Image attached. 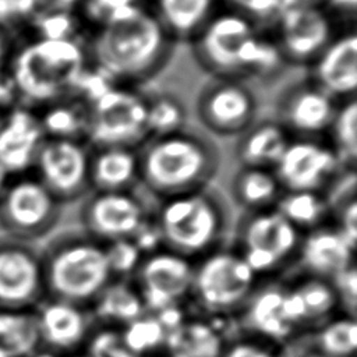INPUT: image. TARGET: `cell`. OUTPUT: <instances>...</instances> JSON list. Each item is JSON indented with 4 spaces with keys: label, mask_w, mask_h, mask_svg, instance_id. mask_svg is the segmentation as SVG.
Returning <instances> with one entry per match:
<instances>
[{
    "label": "cell",
    "mask_w": 357,
    "mask_h": 357,
    "mask_svg": "<svg viewBox=\"0 0 357 357\" xmlns=\"http://www.w3.org/2000/svg\"><path fill=\"white\" fill-rule=\"evenodd\" d=\"M229 6L243 11L258 24L264 20H273L282 8L280 0H230Z\"/></svg>",
    "instance_id": "43"
},
{
    "label": "cell",
    "mask_w": 357,
    "mask_h": 357,
    "mask_svg": "<svg viewBox=\"0 0 357 357\" xmlns=\"http://www.w3.org/2000/svg\"><path fill=\"white\" fill-rule=\"evenodd\" d=\"M271 35L284 64L308 67L339 33L335 13L325 3H297L275 15Z\"/></svg>",
    "instance_id": "11"
},
{
    "label": "cell",
    "mask_w": 357,
    "mask_h": 357,
    "mask_svg": "<svg viewBox=\"0 0 357 357\" xmlns=\"http://www.w3.org/2000/svg\"><path fill=\"white\" fill-rule=\"evenodd\" d=\"M325 139L343 167L354 169L357 156V102L356 96L340 100Z\"/></svg>",
    "instance_id": "35"
},
{
    "label": "cell",
    "mask_w": 357,
    "mask_h": 357,
    "mask_svg": "<svg viewBox=\"0 0 357 357\" xmlns=\"http://www.w3.org/2000/svg\"><path fill=\"white\" fill-rule=\"evenodd\" d=\"M15 45V36L8 28L0 24V81L6 78V68Z\"/></svg>",
    "instance_id": "45"
},
{
    "label": "cell",
    "mask_w": 357,
    "mask_h": 357,
    "mask_svg": "<svg viewBox=\"0 0 357 357\" xmlns=\"http://www.w3.org/2000/svg\"><path fill=\"white\" fill-rule=\"evenodd\" d=\"M343 169L325 138L291 137L273 172L283 190L324 192Z\"/></svg>",
    "instance_id": "17"
},
{
    "label": "cell",
    "mask_w": 357,
    "mask_h": 357,
    "mask_svg": "<svg viewBox=\"0 0 357 357\" xmlns=\"http://www.w3.org/2000/svg\"><path fill=\"white\" fill-rule=\"evenodd\" d=\"M331 283L336 291L340 312L356 318L357 305V269L356 265L344 269L333 279Z\"/></svg>",
    "instance_id": "42"
},
{
    "label": "cell",
    "mask_w": 357,
    "mask_h": 357,
    "mask_svg": "<svg viewBox=\"0 0 357 357\" xmlns=\"http://www.w3.org/2000/svg\"><path fill=\"white\" fill-rule=\"evenodd\" d=\"M89 67L84 40L78 38H15L6 81L20 105L40 109L75 95Z\"/></svg>",
    "instance_id": "2"
},
{
    "label": "cell",
    "mask_w": 357,
    "mask_h": 357,
    "mask_svg": "<svg viewBox=\"0 0 357 357\" xmlns=\"http://www.w3.org/2000/svg\"><path fill=\"white\" fill-rule=\"evenodd\" d=\"M107 262L113 279H131L144 254L131 238L116 240L105 244Z\"/></svg>",
    "instance_id": "39"
},
{
    "label": "cell",
    "mask_w": 357,
    "mask_h": 357,
    "mask_svg": "<svg viewBox=\"0 0 357 357\" xmlns=\"http://www.w3.org/2000/svg\"><path fill=\"white\" fill-rule=\"evenodd\" d=\"M337 105L339 100L307 78L279 93L275 119L291 137L324 138Z\"/></svg>",
    "instance_id": "19"
},
{
    "label": "cell",
    "mask_w": 357,
    "mask_h": 357,
    "mask_svg": "<svg viewBox=\"0 0 357 357\" xmlns=\"http://www.w3.org/2000/svg\"><path fill=\"white\" fill-rule=\"evenodd\" d=\"M82 357H137L126 346L120 328L95 325L81 351Z\"/></svg>",
    "instance_id": "38"
},
{
    "label": "cell",
    "mask_w": 357,
    "mask_h": 357,
    "mask_svg": "<svg viewBox=\"0 0 357 357\" xmlns=\"http://www.w3.org/2000/svg\"><path fill=\"white\" fill-rule=\"evenodd\" d=\"M194 261L159 247L142 257L131 276L146 312L188 305Z\"/></svg>",
    "instance_id": "12"
},
{
    "label": "cell",
    "mask_w": 357,
    "mask_h": 357,
    "mask_svg": "<svg viewBox=\"0 0 357 357\" xmlns=\"http://www.w3.org/2000/svg\"><path fill=\"white\" fill-rule=\"evenodd\" d=\"M190 43L194 59L212 77L245 81L269 77L284 64L272 35L230 6H222Z\"/></svg>",
    "instance_id": "3"
},
{
    "label": "cell",
    "mask_w": 357,
    "mask_h": 357,
    "mask_svg": "<svg viewBox=\"0 0 357 357\" xmlns=\"http://www.w3.org/2000/svg\"><path fill=\"white\" fill-rule=\"evenodd\" d=\"M46 138L84 139L88 130V102L70 95L36 110Z\"/></svg>",
    "instance_id": "31"
},
{
    "label": "cell",
    "mask_w": 357,
    "mask_h": 357,
    "mask_svg": "<svg viewBox=\"0 0 357 357\" xmlns=\"http://www.w3.org/2000/svg\"><path fill=\"white\" fill-rule=\"evenodd\" d=\"M234 322L238 332L280 349L303 335L289 317L283 278L261 280L234 318Z\"/></svg>",
    "instance_id": "18"
},
{
    "label": "cell",
    "mask_w": 357,
    "mask_h": 357,
    "mask_svg": "<svg viewBox=\"0 0 357 357\" xmlns=\"http://www.w3.org/2000/svg\"><path fill=\"white\" fill-rule=\"evenodd\" d=\"M61 211L63 204L32 170L15 174L0 197V229L10 237L36 244L53 234Z\"/></svg>",
    "instance_id": "10"
},
{
    "label": "cell",
    "mask_w": 357,
    "mask_h": 357,
    "mask_svg": "<svg viewBox=\"0 0 357 357\" xmlns=\"http://www.w3.org/2000/svg\"><path fill=\"white\" fill-rule=\"evenodd\" d=\"M71 357H82L81 354H75V356H71Z\"/></svg>",
    "instance_id": "50"
},
{
    "label": "cell",
    "mask_w": 357,
    "mask_h": 357,
    "mask_svg": "<svg viewBox=\"0 0 357 357\" xmlns=\"http://www.w3.org/2000/svg\"><path fill=\"white\" fill-rule=\"evenodd\" d=\"M202 127L219 137H238L257 117L258 99L243 79L211 77L195 100Z\"/></svg>",
    "instance_id": "13"
},
{
    "label": "cell",
    "mask_w": 357,
    "mask_h": 357,
    "mask_svg": "<svg viewBox=\"0 0 357 357\" xmlns=\"http://www.w3.org/2000/svg\"><path fill=\"white\" fill-rule=\"evenodd\" d=\"M138 156L139 183L160 199L209 187L220 163L213 141L187 127L149 137Z\"/></svg>",
    "instance_id": "4"
},
{
    "label": "cell",
    "mask_w": 357,
    "mask_h": 357,
    "mask_svg": "<svg viewBox=\"0 0 357 357\" xmlns=\"http://www.w3.org/2000/svg\"><path fill=\"white\" fill-rule=\"evenodd\" d=\"M138 3H142V0H79L77 14L82 24L93 28L116 13Z\"/></svg>",
    "instance_id": "41"
},
{
    "label": "cell",
    "mask_w": 357,
    "mask_h": 357,
    "mask_svg": "<svg viewBox=\"0 0 357 357\" xmlns=\"http://www.w3.org/2000/svg\"><path fill=\"white\" fill-rule=\"evenodd\" d=\"M354 251L356 244L328 222L303 233L293 272L331 280L356 265Z\"/></svg>",
    "instance_id": "21"
},
{
    "label": "cell",
    "mask_w": 357,
    "mask_h": 357,
    "mask_svg": "<svg viewBox=\"0 0 357 357\" xmlns=\"http://www.w3.org/2000/svg\"><path fill=\"white\" fill-rule=\"evenodd\" d=\"M39 251L49 298L89 308L113 280L105 244L81 229L52 234Z\"/></svg>",
    "instance_id": "5"
},
{
    "label": "cell",
    "mask_w": 357,
    "mask_h": 357,
    "mask_svg": "<svg viewBox=\"0 0 357 357\" xmlns=\"http://www.w3.org/2000/svg\"><path fill=\"white\" fill-rule=\"evenodd\" d=\"M261 280L230 245L194 261L190 310L205 318H236Z\"/></svg>",
    "instance_id": "8"
},
{
    "label": "cell",
    "mask_w": 357,
    "mask_h": 357,
    "mask_svg": "<svg viewBox=\"0 0 357 357\" xmlns=\"http://www.w3.org/2000/svg\"><path fill=\"white\" fill-rule=\"evenodd\" d=\"M84 43L92 68L112 84L128 86L158 74L174 45L144 1L91 28Z\"/></svg>",
    "instance_id": "1"
},
{
    "label": "cell",
    "mask_w": 357,
    "mask_h": 357,
    "mask_svg": "<svg viewBox=\"0 0 357 357\" xmlns=\"http://www.w3.org/2000/svg\"><path fill=\"white\" fill-rule=\"evenodd\" d=\"M138 183V149L127 146L91 148V191H132Z\"/></svg>",
    "instance_id": "25"
},
{
    "label": "cell",
    "mask_w": 357,
    "mask_h": 357,
    "mask_svg": "<svg viewBox=\"0 0 357 357\" xmlns=\"http://www.w3.org/2000/svg\"><path fill=\"white\" fill-rule=\"evenodd\" d=\"M148 138L145 95L134 86L110 84L88 100L85 141L91 148L138 149Z\"/></svg>",
    "instance_id": "9"
},
{
    "label": "cell",
    "mask_w": 357,
    "mask_h": 357,
    "mask_svg": "<svg viewBox=\"0 0 357 357\" xmlns=\"http://www.w3.org/2000/svg\"><path fill=\"white\" fill-rule=\"evenodd\" d=\"M10 177H11V174L0 165V197L3 195L6 187H7L8 181H10Z\"/></svg>",
    "instance_id": "46"
},
{
    "label": "cell",
    "mask_w": 357,
    "mask_h": 357,
    "mask_svg": "<svg viewBox=\"0 0 357 357\" xmlns=\"http://www.w3.org/2000/svg\"><path fill=\"white\" fill-rule=\"evenodd\" d=\"M95 325L123 328L146 312L131 279H113L89 307Z\"/></svg>",
    "instance_id": "28"
},
{
    "label": "cell",
    "mask_w": 357,
    "mask_h": 357,
    "mask_svg": "<svg viewBox=\"0 0 357 357\" xmlns=\"http://www.w3.org/2000/svg\"><path fill=\"white\" fill-rule=\"evenodd\" d=\"M7 110H8V109H7ZM7 110H4V109L0 107V123H1V120H3V117H4V114H6Z\"/></svg>",
    "instance_id": "49"
},
{
    "label": "cell",
    "mask_w": 357,
    "mask_h": 357,
    "mask_svg": "<svg viewBox=\"0 0 357 357\" xmlns=\"http://www.w3.org/2000/svg\"><path fill=\"white\" fill-rule=\"evenodd\" d=\"M307 336L311 347L326 357H356L357 325L354 317L339 312L308 332Z\"/></svg>",
    "instance_id": "34"
},
{
    "label": "cell",
    "mask_w": 357,
    "mask_h": 357,
    "mask_svg": "<svg viewBox=\"0 0 357 357\" xmlns=\"http://www.w3.org/2000/svg\"><path fill=\"white\" fill-rule=\"evenodd\" d=\"M39 349L33 310L0 308V357H31Z\"/></svg>",
    "instance_id": "32"
},
{
    "label": "cell",
    "mask_w": 357,
    "mask_h": 357,
    "mask_svg": "<svg viewBox=\"0 0 357 357\" xmlns=\"http://www.w3.org/2000/svg\"><path fill=\"white\" fill-rule=\"evenodd\" d=\"M162 247L191 261L229 244V205L209 187L160 199L152 212Z\"/></svg>",
    "instance_id": "6"
},
{
    "label": "cell",
    "mask_w": 357,
    "mask_h": 357,
    "mask_svg": "<svg viewBox=\"0 0 357 357\" xmlns=\"http://www.w3.org/2000/svg\"><path fill=\"white\" fill-rule=\"evenodd\" d=\"M31 357H61V356H59V354H56V353H52V351H49V350H45V349H39L35 354H32Z\"/></svg>",
    "instance_id": "48"
},
{
    "label": "cell",
    "mask_w": 357,
    "mask_h": 357,
    "mask_svg": "<svg viewBox=\"0 0 357 357\" xmlns=\"http://www.w3.org/2000/svg\"><path fill=\"white\" fill-rule=\"evenodd\" d=\"M151 215L134 191H91L79 208V229L106 244L132 238Z\"/></svg>",
    "instance_id": "15"
},
{
    "label": "cell",
    "mask_w": 357,
    "mask_h": 357,
    "mask_svg": "<svg viewBox=\"0 0 357 357\" xmlns=\"http://www.w3.org/2000/svg\"><path fill=\"white\" fill-rule=\"evenodd\" d=\"M123 340L137 357H162L167 340V329L153 312H145L120 328Z\"/></svg>",
    "instance_id": "36"
},
{
    "label": "cell",
    "mask_w": 357,
    "mask_h": 357,
    "mask_svg": "<svg viewBox=\"0 0 357 357\" xmlns=\"http://www.w3.org/2000/svg\"><path fill=\"white\" fill-rule=\"evenodd\" d=\"M297 3H325V0H280V6H290V4H297Z\"/></svg>",
    "instance_id": "47"
},
{
    "label": "cell",
    "mask_w": 357,
    "mask_h": 357,
    "mask_svg": "<svg viewBox=\"0 0 357 357\" xmlns=\"http://www.w3.org/2000/svg\"><path fill=\"white\" fill-rule=\"evenodd\" d=\"M146 130L149 137L172 134L185 128L187 110L183 102L167 92L145 95Z\"/></svg>",
    "instance_id": "37"
},
{
    "label": "cell",
    "mask_w": 357,
    "mask_h": 357,
    "mask_svg": "<svg viewBox=\"0 0 357 357\" xmlns=\"http://www.w3.org/2000/svg\"><path fill=\"white\" fill-rule=\"evenodd\" d=\"M45 297L39 247L1 233L0 308L33 310Z\"/></svg>",
    "instance_id": "16"
},
{
    "label": "cell",
    "mask_w": 357,
    "mask_h": 357,
    "mask_svg": "<svg viewBox=\"0 0 357 357\" xmlns=\"http://www.w3.org/2000/svg\"><path fill=\"white\" fill-rule=\"evenodd\" d=\"M234 332V318H205L192 311L169 332L162 357H220Z\"/></svg>",
    "instance_id": "24"
},
{
    "label": "cell",
    "mask_w": 357,
    "mask_h": 357,
    "mask_svg": "<svg viewBox=\"0 0 357 357\" xmlns=\"http://www.w3.org/2000/svg\"><path fill=\"white\" fill-rule=\"evenodd\" d=\"M291 135L276 119L254 121L236 142V158L240 166L273 169L284 152Z\"/></svg>",
    "instance_id": "27"
},
{
    "label": "cell",
    "mask_w": 357,
    "mask_h": 357,
    "mask_svg": "<svg viewBox=\"0 0 357 357\" xmlns=\"http://www.w3.org/2000/svg\"><path fill=\"white\" fill-rule=\"evenodd\" d=\"M308 79L336 100L354 98L357 88V35L339 31L331 43L308 66Z\"/></svg>",
    "instance_id": "23"
},
{
    "label": "cell",
    "mask_w": 357,
    "mask_h": 357,
    "mask_svg": "<svg viewBox=\"0 0 357 357\" xmlns=\"http://www.w3.org/2000/svg\"><path fill=\"white\" fill-rule=\"evenodd\" d=\"M275 209L301 233L331 222V205L321 191L283 190Z\"/></svg>",
    "instance_id": "33"
},
{
    "label": "cell",
    "mask_w": 357,
    "mask_h": 357,
    "mask_svg": "<svg viewBox=\"0 0 357 357\" xmlns=\"http://www.w3.org/2000/svg\"><path fill=\"white\" fill-rule=\"evenodd\" d=\"M33 312L40 349L61 357L81 354L95 326L89 308L45 297Z\"/></svg>",
    "instance_id": "20"
},
{
    "label": "cell",
    "mask_w": 357,
    "mask_h": 357,
    "mask_svg": "<svg viewBox=\"0 0 357 357\" xmlns=\"http://www.w3.org/2000/svg\"><path fill=\"white\" fill-rule=\"evenodd\" d=\"M89 159L91 146L84 139L45 138L32 172L64 205L91 192Z\"/></svg>",
    "instance_id": "14"
},
{
    "label": "cell",
    "mask_w": 357,
    "mask_h": 357,
    "mask_svg": "<svg viewBox=\"0 0 357 357\" xmlns=\"http://www.w3.org/2000/svg\"><path fill=\"white\" fill-rule=\"evenodd\" d=\"M220 357H282V349L237 331L226 339Z\"/></svg>",
    "instance_id": "40"
},
{
    "label": "cell",
    "mask_w": 357,
    "mask_h": 357,
    "mask_svg": "<svg viewBox=\"0 0 357 357\" xmlns=\"http://www.w3.org/2000/svg\"><path fill=\"white\" fill-rule=\"evenodd\" d=\"M282 357H326L311 347L307 333L297 336L289 344L282 347Z\"/></svg>",
    "instance_id": "44"
},
{
    "label": "cell",
    "mask_w": 357,
    "mask_h": 357,
    "mask_svg": "<svg viewBox=\"0 0 357 357\" xmlns=\"http://www.w3.org/2000/svg\"><path fill=\"white\" fill-rule=\"evenodd\" d=\"M283 188L269 167L240 166L230 183L233 201L243 212H255L275 208Z\"/></svg>",
    "instance_id": "29"
},
{
    "label": "cell",
    "mask_w": 357,
    "mask_h": 357,
    "mask_svg": "<svg viewBox=\"0 0 357 357\" xmlns=\"http://www.w3.org/2000/svg\"><path fill=\"white\" fill-rule=\"evenodd\" d=\"M284 278L300 300L305 333L340 312L337 296L331 280L298 272H291Z\"/></svg>",
    "instance_id": "30"
},
{
    "label": "cell",
    "mask_w": 357,
    "mask_h": 357,
    "mask_svg": "<svg viewBox=\"0 0 357 357\" xmlns=\"http://www.w3.org/2000/svg\"><path fill=\"white\" fill-rule=\"evenodd\" d=\"M303 233L275 208L243 212L229 244L259 280L284 278L293 272Z\"/></svg>",
    "instance_id": "7"
},
{
    "label": "cell",
    "mask_w": 357,
    "mask_h": 357,
    "mask_svg": "<svg viewBox=\"0 0 357 357\" xmlns=\"http://www.w3.org/2000/svg\"><path fill=\"white\" fill-rule=\"evenodd\" d=\"M45 138L38 112L15 103L0 123V165L11 176L31 172Z\"/></svg>",
    "instance_id": "22"
},
{
    "label": "cell",
    "mask_w": 357,
    "mask_h": 357,
    "mask_svg": "<svg viewBox=\"0 0 357 357\" xmlns=\"http://www.w3.org/2000/svg\"><path fill=\"white\" fill-rule=\"evenodd\" d=\"M173 42H191L223 6V0H145Z\"/></svg>",
    "instance_id": "26"
}]
</instances>
